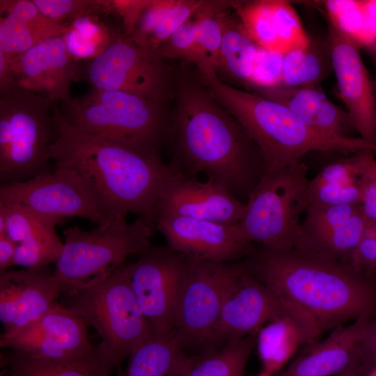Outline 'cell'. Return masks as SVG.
Here are the masks:
<instances>
[{"instance_id": "obj_51", "label": "cell", "mask_w": 376, "mask_h": 376, "mask_svg": "<svg viewBox=\"0 0 376 376\" xmlns=\"http://www.w3.org/2000/svg\"><path fill=\"white\" fill-rule=\"evenodd\" d=\"M253 376H274V375L262 370L258 374Z\"/></svg>"}, {"instance_id": "obj_16", "label": "cell", "mask_w": 376, "mask_h": 376, "mask_svg": "<svg viewBox=\"0 0 376 376\" xmlns=\"http://www.w3.org/2000/svg\"><path fill=\"white\" fill-rule=\"evenodd\" d=\"M245 207V203L212 179L199 181L173 166L157 204L155 219L159 217H182L238 224Z\"/></svg>"}, {"instance_id": "obj_41", "label": "cell", "mask_w": 376, "mask_h": 376, "mask_svg": "<svg viewBox=\"0 0 376 376\" xmlns=\"http://www.w3.org/2000/svg\"><path fill=\"white\" fill-rule=\"evenodd\" d=\"M38 10L49 18L58 22L72 21L97 9V1L91 0H31Z\"/></svg>"}, {"instance_id": "obj_42", "label": "cell", "mask_w": 376, "mask_h": 376, "mask_svg": "<svg viewBox=\"0 0 376 376\" xmlns=\"http://www.w3.org/2000/svg\"><path fill=\"white\" fill-rule=\"evenodd\" d=\"M374 153L375 152L371 150H363L361 152V204L369 221L376 222V160Z\"/></svg>"}, {"instance_id": "obj_32", "label": "cell", "mask_w": 376, "mask_h": 376, "mask_svg": "<svg viewBox=\"0 0 376 376\" xmlns=\"http://www.w3.org/2000/svg\"><path fill=\"white\" fill-rule=\"evenodd\" d=\"M256 343V335L226 343L197 356H188L178 376H244L247 361Z\"/></svg>"}, {"instance_id": "obj_2", "label": "cell", "mask_w": 376, "mask_h": 376, "mask_svg": "<svg viewBox=\"0 0 376 376\" xmlns=\"http://www.w3.org/2000/svg\"><path fill=\"white\" fill-rule=\"evenodd\" d=\"M56 136L49 148L56 166L75 170L88 185L110 222L129 213L155 224L157 204L173 166L72 127L54 107Z\"/></svg>"}, {"instance_id": "obj_10", "label": "cell", "mask_w": 376, "mask_h": 376, "mask_svg": "<svg viewBox=\"0 0 376 376\" xmlns=\"http://www.w3.org/2000/svg\"><path fill=\"white\" fill-rule=\"evenodd\" d=\"M248 267L188 258L174 311L173 333L184 348L212 350V337L227 292Z\"/></svg>"}, {"instance_id": "obj_38", "label": "cell", "mask_w": 376, "mask_h": 376, "mask_svg": "<svg viewBox=\"0 0 376 376\" xmlns=\"http://www.w3.org/2000/svg\"><path fill=\"white\" fill-rule=\"evenodd\" d=\"M276 29L284 54L296 47L307 45L311 38L304 31L300 19L290 2L272 0Z\"/></svg>"}, {"instance_id": "obj_5", "label": "cell", "mask_w": 376, "mask_h": 376, "mask_svg": "<svg viewBox=\"0 0 376 376\" xmlns=\"http://www.w3.org/2000/svg\"><path fill=\"white\" fill-rule=\"evenodd\" d=\"M62 104L72 127L143 154L159 155L169 136L172 110L168 103L93 87Z\"/></svg>"}, {"instance_id": "obj_3", "label": "cell", "mask_w": 376, "mask_h": 376, "mask_svg": "<svg viewBox=\"0 0 376 376\" xmlns=\"http://www.w3.org/2000/svg\"><path fill=\"white\" fill-rule=\"evenodd\" d=\"M247 260L252 275L308 312L322 331L376 315V281L349 264L297 249L263 246Z\"/></svg>"}, {"instance_id": "obj_21", "label": "cell", "mask_w": 376, "mask_h": 376, "mask_svg": "<svg viewBox=\"0 0 376 376\" xmlns=\"http://www.w3.org/2000/svg\"><path fill=\"white\" fill-rule=\"evenodd\" d=\"M62 293L53 272L8 270L0 275L1 336H9L52 309Z\"/></svg>"}, {"instance_id": "obj_13", "label": "cell", "mask_w": 376, "mask_h": 376, "mask_svg": "<svg viewBox=\"0 0 376 376\" xmlns=\"http://www.w3.org/2000/svg\"><path fill=\"white\" fill-rule=\"evenodd\" d=\"M128 265L136 302L152 325L153 334H174L173 318L188 258L169 247L150 246Z\"/></svg>"}, {"instance_id": "obj_36", "label": "cell", "mask_w": 376, "mask_h": 376, "mask_svg": "<svg viewBox=\"0 0 376 376\" xmlns=\"http://www.w3.org/2000/svg\"><path fill=\"white\" fill-rule=\"evenodd\" d=\"M317 3L323 8L328 24L361 49L369 45L361 0H326Z\"/></svg>"}, {"instance_id": "obj_24", "label": "cell", "mask_w": 376, "mask_h": 376, "mask_svg": "<svg viewBox=\"0 0 376 376\" xmlns=\"http://www.w3.org/2000/svg\"><path fill=\"white\" fill-rule=\"evenodd\" d=\"M322 332L315 320L297 305L270 321L256 335L262 370L272 375L280 372L301 345L315 342Z\"/></svg>"}, {"instance_id": "obj_7", "label": "cell", "mask_w": 376, "mask_h": 376, "mask_svg": "<svg viewBox=\"0 0 376 376\" xmlns=\"http://www.w3.org/2000/svg\"><path fill=\"white\" fill-rule=\"evenodd\" d=\"M53 102L13 84L0 91V181L23 182L49 171L56 132Z\"/></svg>"}, {"instance_id": "obj_49", "label": "cell", "mask_w": 376, "mask_h": 376, "mask_svg": "<svg viewBox=\"0 0 376 376\" xmlns=\"http://www.w3.org/2000/svg\"><path fill=\"white\" fill-rule=\"evenodd\" d=\"M365 50L370 56L374 65L375 72L374 83H375V90H376V45L370 46L369 47L366 48Z\"/></svg>"}, {"instance_id": "obj_40", "label": "cell", "mask_w": 376, "mask_h": 376, "mask_svg": "<svg viewBox=\"0 0 376 376\" xmlns=\"http://www.w3.org/2000/svg\"><path fill=\"white\" fill-rule=\"evenodd\" d=\"M195 47V23L189 20L162 42L157 50L164 59L179 60L194 65Z\"/></svg>"}, {"instance_id": "obj_33", "label": "cell", "mask_w": 376, "mask_h": 376, "mask_svg": "<svg viewBox=\"0 0 376 376\" xmlns=\"http://www.w3.org/2000/svg\"><path fill=\"white\" fill-rule=\"evenodd\" d=\"M229 1H203L193 17L196 47L194 65L199 74H217L223 36L222 15L229 8Z\"/></svg>"}, {"instance_id": "obj_50", "label": "cell", "mask_w": 376, "mask_h": 376, "mask_svg": "<svg viewBox=\"0 0 376 376\" xmlns=\"http://www.w3.org/2000/svg\"><path fill=\"white\" fill-rule=\"evenodd\" d=\"M369 230L376 237V222L370 221Z\"/></svg>"}, {"instance_id": "obj_29", "label": "cell", "mask_w": 376, "mask_h": 376, "mask_svg": "<svg viewBox=\"0 0 376 376\" xmlns=\"http://www.w3.org/2000/svg\"><path fill=\"white\" fill-rule=\"evenodd\" d=\"M223 36L217 75L251 91V77L258 46L250 38L238 17L222 15Z\"/></svg>"}, {"instance_id": "obj_12", "label": "cell", "mask_w": 376, "mask_h": 376, "mask_svg": "<svg viewBox=\"0 0 376 376\" xmlns=\"http://www.w3.org/2000/svg\"><path fill=\"white\" fill-rule=\"evenodd\" d=\"M0 202L23 206L63 222L81 217L98 225L110 222L98 198L73 169L56 166L27 180L1 185Z\"/></svg>"}, {"instance_id": "obj_19", "label": "cell", "mask_w": 376, "mask_h": 376, "mask_svg": "<svg viewBox=\"0 0 376 376\" xmlns=\"http://www.w3.org/2000/svg\"><path fill=\"white\" fill-rule=\"evenodd\" d=\"M9 66L15 84L62 104L72 98L71 84L81 75L63 36L45 40L9 59Z\"/></svg>"}, {"instance_id": "obj_22", "label": "cell", "mask_w": 376, "mask_h": 376, "mask_svg": "<svg viewBox=\"0 0 376 376\" xmlns=\"http://www.w3.org/2000/svg\"><path fill=\"white\" fill-rule=\"evenodd\" d=\"M368 313L349 324H341L322 341L305 346L289 366L274 376L336 375L360 357V345L371 318Z\"/></svg>"}, {"instance_id": "obj_11", "label": "cell", "mask_w": 376, "mask_h": 376, "mask_svg": "<svg viewBox=\"0 0 376 376\" xmlns=\"http://www.w3.org/2000/svg\"><path fill=\"white\" fill-rule=\"evenodd\" d=\"M156 49L131 36L115 33L104 50L93 58L84 75L93 88L141 95L163 103L173 97V68Z\"/></svg>"}, {"instance_id": "obj_34", "label": "cell", "mask_w": 376, "mask_h": 376, "mask_svg": "<svg viewBox=\"0 0 376 376\" xmlns=\"http://www.w3.org/2000/svg\"><path fill=\"white\" fill-rule=\"evenodd\" d=\"M62 221L41 215L17 244L15 264L25 269H41L56 263L63 242L56 232Z\"/></svg>"}, {"instance_id": "obj_30", "label": "cell", "mask_w": 376, "mask_h": 376, "mask_svg": "<svg viewBox=\"0 0 376 376\" xmlns=\"http://www.w3.org/2000/svg\"><path fill=\"white\" fill-rule=\"evenodd\" d=\"M203 1L154 0L142 13L133 36L141 45L156 49L202 6Z\"/></svg>"}, {"instance_id": "obj_28", "label": "cell", "mask_w": 376, "mask_h": 376, "mask_svg": "<svg viewBox=\"0 0 376 376\" xmlns=\"http://www.w3.org/2000/svg\"><path fill=\"white\" fill-rule=\"evenodd\" d=\"M188 356L174 334H153L130 354L118 376H178Z\"/></svg>"}, {"instance_id": "obj_39", "label": "cell", "mask_w": 376, "mask_h": 376, "mask_svg": "<svg viewBox=\"0 0 376 376\" xmlns=\"http://www.w3.org/2000/svg\"><path fill=\"white\" fill-rule=\"evenodd\" d=\"M284 54L258 48L251 77V91L281 86Z\"/></svg>"}, {"instance_id": "obj_8", "label": "cell", "mask_w": 376, "mask_h": 376, "mask_svg": "<svg viewBox=\"0 0 376 376\" xmlns=\"http://www.w3.org/2000/svg\"><path fill=\"white\" fill-rule=\"evenodd\" d=\"M155 225L144 218L98 225L90 231L77 226L63 232L62 252L53 272L62 293L77 292L89 282L102 277L134 253L149 248Z\"/></svg>"}, {"instance_id": "obj_6", "label": "cell", "mask_w": 376, "mask_h": 376, "mask_svg": "<svg viewBox=\"0 0 376 376\" xmlns=\"http://www.w3.org/2000/svg\"><path fill=\"white\" fill-rule=\"evenodd\" d=\"M68 307L101 338L100 352L113 368L153 334L130 282L128 265H120L70 295Z\"/></svg>"}, {"instance_id": "obj_1", "label": "cell", "mask_w": 376, "mask_h": 376, "mask_svg": "<svg viewBox=\"0 0 376 376\" xmlns=\"http://www.w3.org/2000/svg\"><path fill=\"white\" fill-rule=\"evenodd\" d=\"M188 65L173 68L171 164L189 176L205 173L239 200L247 201L267 170L263 152L237 119L212 97L196 69Z\"/></svg>"}, {"instance_id": "obj_45", "label": "cell", "mask_w": 376, "mask_h": 376, "mask_svg": "<svg viewBox=\"0 0 376 376\" xmlns=\"http://www.w3.org/2000/svg\"><path fill=\"white\" fill-rule=\"evenodd\" d=\"M361 359L372 368L376 366V315L368 322L360 345Z\"/></svg>"}, {"instance_id": "obj_37", "label": "cell", "mask_w": 376, "mask_h": 376, "mask_svg": "<svg viewBox=\"0 0 376 376\" xmlns=\"http://www.w3.org/2000/svg\"><path fill=\"white\" fill-rule=\"evenodd\" d=\"M63 36L68 52L72 56L79 58L97 56L105 49L97 42V36L107 33L98 24L84 15L75 19Z\"/></svg>"}, {"instance_id": "obj_14", "label": "cell", "mask_w": 376, "mask_h": 376, "mask_svg": "<svg viewBox=\"0 0 376 376\" xmlns=\"http://www.w3.org/2000/svg\"><path fill=\"white\" fill-rule=\"evenodd\" d=\"M87 325L68 307L57 304L45 315L9 336H1V348L31 357L72 361L95 355L97 345L88 338Z\"/></svg>"}, {"instance_id": "obj_43", "label": "cell", "mask_w": 376, "mask_h": 376, "mask_svg": "<svg viewBox=\"0 0 376 376\" xmlns=\"http://www.w3.org/2000/svg\"><path fill=\"white\" fill-rule=\"evenodd\" d=\"M150 3L149 0L99 1V9L118 14L122 19L125 34L132 36L142 13Z\"/></svg>"}, {"instance_id": "obj_31", "label": "cell", "mask_w": 376, "mask_h": 376, "mask_svg": "<svg viewBox=\"0 0 376 376\" xmlns=\"http://www.w3.org/2000/svg\"><path fill=\"white\" fill-rule=\"evenodd\" d=\"M333 71L328 37L311 38L304 47L283 55L282 86L289 88L318 85Z\"/></svg>"}, {"instance_id": "obj_52", "label": "cell", "mask_w": 376, "mask_h": 376, "mask_svg": "<svg viewBox=\"0 0 376 376\" xmlns=\"http://www.w3.org/2000/svg\"><path fill=\"white\" fill-rule=\"evenodd\" d=\"M367 376H376V366H374L368 373Z\"/></svg>"}, {"instance_id": "obj_48", "label": "cell", "mask_w": 376, "mask_h": 376, "mask_svg": "<svg viewBox=\"0 0 376 376\" xmlns=\"http://www.w3.org/2000/svg\"><path fill=\"white\" fill-rule=\"evenodd\" d=\"M372 367L359 357L347 368L336 376H367Z\"/></svg>"}, {"instance_id": "obj_4", "label": "cell", "mask_w": 376, "mask_h": 376, "mask_svg": "<svg viewBox=\"0 0 376 376\" xmlns=\"http://www.w3.org/2000/svg\"><path fill=\"white\" fill-rule=\"evenodd\" d=\"M200 77L212 97L242 124L261 150L267 169L301 161L311 151L376 152V144L361 137L317 132L301 123L286 107L253 92L232 86L217 74Z\"/></svg>"}, {"instance_id": "obj_46", "label": "cell", "mask_w": 376, "mask_h": 376, "mask_svg": "<svg viewBox=\"0 0 376 376\" xmlns=\"http://www.w3.org/2000/svg\"><path fill=\"white\" fill-rule=\"evenodd\" d=\"M370 46L376 45V0H361Z\"/></svg>"}, {"instance_id": "obj_9", "label": "cell", "mask_w": 376, "mask_h": 376, "mask_svg": "<svg viewBox=\"0 0 376 376\" xmlns=\"http://www.w3.org/2000/svg\"><path fill=\"white\" fill-rule=\"evenodd\" d=\"M307 174L308 167L302 161L266 170L249 196L239 223L250 242L277 250L297 246L299 218L308 207Z\"/></svg>"}, {"instance_id": "obj_18", "label": "cell", "mask_w": 376, "mask_h": 376, "mask_svg": "<svg viewBox=\"0 0 376 376\" xmlns=\"http://www.w3.org/2000/svg\"><path fill=\"white\" fill-rule=\"evenodd\" d=\"M155 228L168 247L194 260L230 263L252 251L253 243L238 224H227L182 217H159Z\"/></svg>"}, {"instance_id": "obj_44", "label": "cell", "mask_w": 376, "mask_h": 376, "mask_svg": "<svg viewBox=\"0 0 376 376\" xmlns=\"http://www.w3.org/2000/svg\"><path fill=\"white\" fill-rule=\"evenodd\" d=\"M350 265L376 281V237L369 228L354 251Z\"/></svg>"}, {"instance_id": "obj_15", "label": "cell", "mask_w": 376, "mask_h": 376, "mask_svg": "<svg viewBox=\"0 0 376 376\" xmlns=\"http://www.w3.org/2000/svg\"><path fill=\"white\" fill-rule=\"evenodd\" d=\"M296 306L252 275L248 266L227 292L214 331L212 350L217 344L257 335L266 324Z\"/></svg>"}, {"instance_id": "obj_23", "label": "cell", "mask_w": 376, "mask_h": 376, "mask_svg": "<svg viewBox=\"0 0 376 376\" xmlns=\"http://www.w3.org/2000/svg\"><path fill=\"white\" fill-rule=\"evenodd\" d=\"M253 93L286 107L301 123L317 132L352 137L357 132L347 111L334 104L318 85L258 88Z\"/></svg>"}, {"instance_id": "obj_26", "label": "cell", "mask_w": 376, "mask_h": 376, "mask_svg": "<svg viewBox=\"0 0 376 376\" xmlns=\"http://www.w3.org/2000/svg\"><path fill=\"white\" fill-rule=\"evenodd\" d=\"M361 152L338 159L309 180L308 207H327L361 203Z\"/></svg>"}, {"instance_id": "obj_20", "label": "cell", "mask_w": 376, "mask_h": 376, "mask_svg": "<svg viewBox=\"0 0 376 376\" xmlns=\"http://www.w3.org/2000/svg\"><path fill=\"white\" fill-rule=\"evenodd\" d=\"M297 249L350 265L370 221L361 203L308 207Z\"/></svg>"}, {"instance_id": "obj_25", "label": "cell", "mask_w": 376, "mask_h": 376, "mask_svg": "<svg viewBox=\"0 0 376 376\" xmlns=\"http://www.w3.org/2000/svg\"><path fill=\"white\" fill-rule=\"evenodd\" d=\"M0 13V50L9 59L70 27L45 16L31 0H1Z\"/></svg>"}, {"instance_id": "obj_47", "label": "cell", "mask_w": 376, "mask_h": 376, "mask_svg": "<svg viewBox=\"0 0 376 376\" xmlns=\"http://www.w3.org/2000/svg\"><path fill=\"white\" fill-rule=\"evenodd\" d=\"M17 244L6 235H0V274L15 264Z\"/></svg>"}, {"instance_id": "obj_17", "label": "cell", "mask_w": 376, "mask_h": 376, "mask_svg": "<svg viewBox=\"0 0 376 376\" xmlns=\"http://www.w3.org/2000/svg\"><path fill=\"white\" fill-rule=\"evenodd\" d=\"M338 93L359 137L376 144V90L361 56V47L328 24Z\"/></svg>"}, {"instance_id": "obj_35", "label": "cell", "mask_w": 376, "mask_h": 376, "mask_svg": "<svg viewBox=\"0 0 376 376\" xmlns=\"http://www.w3.org/2000/svg\"><path fill=\"white\" fill-rule=\"evenodd\" d=\"M233 8L248 36L259 47L284 54L272 0L235 1Z\"/></svg>"}, {"instance_id": "obj_27", "label": "cell", "mask_w": 376, "mask_h": 376, "mask_svg": "<svg viewBox=\"0 0 376 376\" xmlns=\"http://www.w3.org/2000/svg\"><path fill=\"white\" fill-rule=\"evenodd\" d=\"M90 357L72 361H52L31 357L11 350L1 356V376H111L112 365L98 347Z\"/></svg>"}]
</instances>
